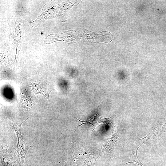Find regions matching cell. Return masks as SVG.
Masks as SVG:
<instances>
[{"label":"cell","mask_w":166,"mask_h":166,"mask_svg":"<svg viewBox=\"0 0 166 166\" xmlns=\"http://www.w3.org/2000/svg\"><path fill=\"white\" fill-rule=\"evenodd\" d=\"M28 117L25 121L20 124L13 122L10 124L14 130L17 138V144L16 146L18 152L19 159V166H23L25 157L29 149L34 145H29L23 140L21 133V126L22 124L28 119Z\"/></svg>","instance_id":"6da1fadb"},{"label":"cell","mask_w":166,"mask_h":166,"mask_svg":"<svg viewBox=\"0 0 166 166\" xmlns=\"http://www.w3.org/2000/svg\"><path fill=\"white\" fill-rule=\"evenodd\" d=\"M118 135L116 132L114 133L109 139L105 141L102 145L101 149L106 152H109L111 151L117 141Z\"/></svg>","instance_id":"277c9868"},{"label":"cell","mask_w":166,"mask_h":166,"mask_svg":"<svg viewBox=\"0 0 166 166\" xmlns=\"http://www.w3.org/2000/svg\"><path fill=\"white\" fill-rule=\"evenodd\" d=\"M100 156L99 154L95 153L85 154L81 156V165L82 166H94L97 159Z\"/></svg>","instance_id":"3957f363"},{"label":"cell","mask_w":166,"mask_h":166,"mask_svg":"<svg viewBox=\"0 0 166 166\" xmlns=\"http://www.w3.org/2000/svg\"><path fill=\"white\" fill-rule=\"evenodd\" d=\"M140 145L136 147L135 149L127 156L125 160L124 165L129 163H134L140 166H144L138 158L137 155L138 149Z\"/></svg>","instance_id":"5b68a950"},{"label":"cell","mask_w":166,"mask_h":166,"mask_svg":"<svg viewBox=\"0 0 166 166\" xmlns=\"http://www.w3.org/2000/svg\"><path fill=\"white\" fill-rule=\"evenodd\" d=\"M112 116L109 118H105L99 116L97 112L94 113V116L89 120L82 121L76 117L81 123L76 127L74 131H75L80 126L85 124H90L93 126V128L91 133L93 132L96 127L99 124L102 123H105L108 125H110L111 122L110 120Z\"/></svg>","instance_id":"7a4b0ae2"}]
</instances>
